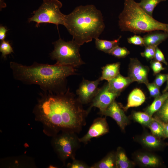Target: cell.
<instances>
[{"label": "cell", "mask_w": 168, "mask_h": 168, "mask_svg": "<svg viewBox=\"0 0 168 168\" xmlns=\"http://www.w3.org/2000/svg\"><path fill=\"white\" fill-rule=\"evenodd\" d=\"M39 95L33 112L49 134L54 136L65 131L79 133L85 125L88 114L69 88L58 93L42 91Z\"/></svg>", "instance_id": "obj_1"}, {"label": "cell", "mask_w": 168, "mask_h": 168, "mask_svg": "<svg viewBox=\"0 0 168 168\" xmlns=\"http://www.w3.org/2000/svg\"><path fill=\"white\" fill-rule=\"evenodd\" d=\"M14 78L27 85H39L42 91L58 93L66 91L67 78L76 74L70 66L43 64L34 62L30 66L10 63Z\"/></svg>", "instance_id": "obj_2"}, {"label": "cell", "mask_w": 168, "mask_h": 168, "mask_svg": "<svg viewBox=\"0 0 168 168\" xmlns=\"http://www.w3.org/2000/svg\"><path fill=\"white\" fill-rule=\"evenodd\" d=\"M64 26L80 46L98 38L105 27L101 11L93 5L78 6L65 15Z\"/></svg>", "instance_id": "obj_3"}, {"label": "cell", "mask_w": 168, "mask_h": 168, "mask_svg": "<svg viewBox=\"0 0 168 168\" xmlns=\"http://www.w3.org/2000/svg\"><path fill=\"white\" fill-rule=\"evenodd\" d=\"M119 18V25L121 31H129L135 34L157 30L168 33V24L155 19L134 0H124V9Z\"/></svg>", "instance_id": "obj_4"}, {"label": "cell", "mask_w": 168, "mask_h": 168, "mask_svg": "<svg viewBox=\"0 0 168 168\" xmlns=\"http://www.w3.org/2000/svg\"><path fill=\"white\" fill-rule=\"evenodd\" d=\"M53 44L54 49L50 55L51 59L56 61V64L75 68L85 63L80 54L81 46L73 40L65 41L60 38Z\"/></svg>", "instance_id": "obj_5"}, {"label": "cell", "mask_w": 168, "mask_h": 168, "mask_svg": "<svg viewBox=\"0 0 168 168\" xmlns=\"http://www.w3.org/2000/svg\"><path fill=\"white\" fill-rule=\"evenodd\" d=\"M62 6V3L58 0H43L41 6L33 12L34 15L28 19V21L36 22V26L42 23L64 25L65 15L60 11Z\"/></svg>", "instance_id": "obj_6"}, {"label": "cell", "mask_w": 168, "mask_h": 168, "mask_svg": "<svg viewBox=\"0 0 168 168\" xmlns=\"http://www.w3.org/2000/svg\"><path fill=\"white\" fill-rule=\"evenodd\" d=\"M80 142L76 133L65 131L54 136L52 143L58 156L65 163L69 158L75 159Z\"/></svg>", "instance_id": "obj_7"}, {"label": "cell", "mask_w": 168, "mask_h": 168, "mask_svg": "<svg viewBox=\"0 0 168 168\" xmlns=\"http://www.w3.org/2000/svg\"><path fill=\"white\" fill-rule=\"evenodd\" d=\"M120 94V93L115 92L110 90L107 83L100 89L98 93L92 100L91 105L87 110L88 113L93 107L99 108L100 113L103 112Z\"/></svg>", "instance_id": "obj_8"}, {"label": "cell", "mask_w": 168, "mask_h": 168, "mask_svg": "<svg viewBox=\"0 0 168 168\" xmlns=\"http://www.w3.org/2000/svg\"><path fill=\"white\" fill-rule=\"evenodd\" d=\"M101 81L100 78L95 81L83 79L77 90L78 98L82 104H86L92 100L98 93V85Z\"/></svg>", "instance_id": "obj_9"}, {"label": "cell", "mask_w": 168, "mask_h": 168, "mask_svg": "<svg viewBox=\"0 0 168 168\" xmlns=\"http://www.w3.org/2000/svg\"><path fill=\"white\" fill-rule=\"evenodd\" d=\"M148 68L142 65L136 58H131L129 65L128 77L134 82L144 83H149Z\"/></svg>", "instance_id": "obj_10"}, {"label": "cell", "mask_w": 168, "mask_h": 168, "mask_svg": "<svg viewBox=\"0 0 168 168\" xmlns=\"http://www.w3.org/2000/svg\"><path fill=\"white\" fill-rule=\"evenodd\" d=\"M109 127L105 118L99 117L95 119L87 133L79 138L80 142L86 144L91 138H97L109 132Z\"/></svg>", "instance_id": "obj_11"}, {"label": "cell", "mask_w": 168, "mask_h": 168, "mask_svg": "<svg viewBox=\"0 0 168 168\" xmlns=\"http://www.w3.org/2000/svg\"><path fill=\"white\" fill-rule=\"evenodd\" d=\"M100 114L112 118L122 130H124L129 122V119L125 114L124 110L122 108V109L121 106L115 100L104 111Z\"/></svg>", "instance_id": "obj_12"}, {"label": "cell", "mask_w": 168, "mask_h": 168, "mask_svg": "<svg viewBox=\"0 0 168 168\" xmlns=\"http://www.w3.org/2000/svg\"><path fill=\"white\" fill-rule=\"evenodd\" d=\"M133 82L129 77H124L119 73L115 77L108 81V84L110 90L114 92L120 93Z\"/></svg>", "instance_id": "obj_13"}, {"label": "cell", "mask_w": 168, "mask_h": 168, "mask_svg": "<svg viewBox=\"0 0 168 168\" xmlns=\"http://www.w3.org/2000/svg\"><path fill=\"white\" fill-rule=\"evenodd\" d=\"M146 100L145 96L140 89L136 88L133 89L129 94L126 105L122 107L124 111H126L130 108L136 107L141 105Z\"/></svg>", "instance_id": "obj_14"}, {"label": "cell", "mask_w": 168, "mask_h": 168, "mask_svg": "<svg viewBox=\"0 0 168 168\" xmlns=\"http://www.w3.org/2000/svg\"><path fill=\"white\" fill-rule=\"evenodd\" d=\"M152 31L144 36V46H157L168 38V33Z\"/></svg>", "instance_id": "obj_15"}, {"label": "cell", "mask_w": 168, "mask_h": 168, "mask_svg": "<svg viewBox=\"0 0 168 168\" xmlns=\"http://www.w3.org/2000/svg\"><path fill=\"white\" fill-rule=\"evenodd\" d=\"M120 65L119 62H117L102 67V76L100 77L101 81L105 80L108 82L116 77L119 73Z\"/></svg>", "instance_id": "obj_16"}, {"label": "cell", "mask_w": 168, "mask_h": 168, "mask_svg": "<svg viewBox=\"0 0 168 168\" xmlns=\"http://www.w3.org/2000/svg\"><path fill=\"white\" fill-rule=\"evenodd\" d=\"M91 168H115L116 166V153H108L100 161L90 166Z\"/></svg>", "instance_id": "obj_17"}, {"label": "cell", "mask_w": 168, "mask_h": 168, "mask_svg": "<svg viewBox=\"0 0 168 168\" xmlns=\"http://www.w3.org/2000/svg\"><path fill=\"white\" fill-rule=\"evenodd\" d=\"M121 38L120 36L117 39L111 41L97 38L95 39L96 47L99 50L109 54L114 47L119 45Z\"/></svg>", "instance_id": "obj_18"}, {"label": "cell", "mask_w": 168, "mask_h": 168, "mask_svg": "<svg viewBox=\"0 0 168 168\" xmlns=\"http://www.w3.org/2000/svg\"><path fill=\"white\" fill-rule=\"evenodd\" d=\"M168 98V91L155 98L153 102L146 109L145 112L152 117L157 112Z\"/></svg>", "instance_id": "obj_19"}, {"label": "cell", "mask_w": 168, "mask_h": 168, "mask_svg": "<svg viewBox=\"0 0 168 168\" xmlns=\"http://www.w3.org/2000/svg\"><path fill=\"white\" fill-rule=\"evenodd\" d=\"M133 164L128 158L124 150L118 147L116 152V166L117 168H130Z\"/></svg>", "instance_id": "obj_20"}, {"label": "cell", "mask_w": 168, "mask_h": 168, "mask_svg": "<svg viewBox=\"0 0 168 168\" xmlns=\"http://www.w3.org/2000/svg\"><path fill=\"white\" fill-rule=\"evenodd\" d=\"M136 158L138 161L144 166L155 167L158 166L159 160L156 156L152 154H141L137 155Z\"/></svg>", "instance_id": "obj_21"}, {"label": "cell", "mask_w": 168, "mask_h": 168, "mask_svg": "<svg viewBox=\"0 0 168 168\" xmlns=\"http://www.w3.org/2000/svg\"><path fill=\"white\" fill-rule=\"evenodd\" d=\"M159 137L153 134H146L141 138L142 144L150 148L156 149L159 147L161 145V142Z\"/></svg>", "instance_id": "obj_22"}, {"label": "cell", "mask_w": 168, "mask_h": 168, "mask_svg": "<svg viewBox=\"0 0 168 168\" xmlns=\"http://www.w3.org/2000/svg\"><path fill=\"white\" fill-rule=\"evenodd\" d=\"M166 0H141L138 4L147 14L152 16V13L156 7L160 2Z\"/></svg>", "instance_id": "obj_23"}, {"label": "cell", "mask_w": 168, "mask_h": 168, "mask_svg": "<svg viewBox=\"0 0 168 168\" xmlns=\"http://www.w3.org/2000/svg\"><path fill=\"white\" fill-rule=\"evenodd\" d=\"M152 134L159 138L165 137L163 129L160 124L152 117V119L147 126Z\"/></svg>", "instance_id": "obj_24"}, {"label": "cell", "mask_w": 168, "mask_h": 168, "mask_svg": "<svg viewBox=\"0 0 168 168\" xmlns=\"http://www.w3.org/2000/svg\"><path fill=\"white\" fill-rule=\"evenodd\" d=\"M133 117L137 122L146 126H147L152 119V117L145 112H134L133 114Z\"/></svg>", "instance_id": "obj_25"}, {"label": "cell", "mask_w": 168, "mask_h": 168, "mask_svg": "<svg viewBox=\"0 0 168 168\" xmlns=\"http://www.w3.org/2000/svg\"><path fill=\"white\" fill-rule=\"evenodd\" d=\"M157 112V117L162 121L168 123V98Z\"/></svg>", "instance_id": "obj_26"}, {"label": "cell", "mask_w": 168, "mask_h": 168, "mask_svg": "<svg viewBox=\"0 0 168 168\" xmlns=\"http://www.w3.org/2000/svg\"><path fill=\"white\" fill-rule=\"evenodd\" d=\"M130 53L129 51L125 47H120L119 45L114 47L109 53L118 58L126 57Z\"/></svg>", "instance_id": "obj_27"}, {"label": "cell", "mask_w": 168, "mask_h": 168, "mask_svg": "<svg viewBox=\"0 0 168 168\" xmlns=\"http://www.w3.org/2000/svg\"><path fill=\"white\" fill-rule=\"evenodd\" d=\"M0 52L2 53V57L4 58H6L7 55L14 53L13 48L9 42L4 40L2 41L0 44Z\"/></svg>", "instance_id": "obj_28"}, {"label": "cell", "mask_w": 168, "mask_h": 168, "mask_svg": "<svg viewBox=\"0 0 168 168\" xmlns=\"http://www.w3.org/2000/svg\"><path fill=\"white\" fill-rule=\"evenodd\" d=\"M144 51L141 53V56L147 59L151 60L154 58L156 46L149 45L145 46Z\"/></svg>", "instance_id": "obj_29"}, {"label": "cell", "mask_w": 168, "mask_h": 168, "mask_svg": "<svg viewBox=\"0 0 168 168\" xmlns=\"http://www.w3.org/2000/svg\"><path fill=\"white\" fill-rule=\"evenodd\" d=\"M146 86L151 97L155 98L161 95L159 87L154 83H148Z\"/></svg>", "instance_id": "obj_30"}, {"label": "cell", "mask_w": 168, "mask_h": 168, "mask_svg": "<svg viewBox=\"0 0 168 168\" xmlns=\"http://www.w3.org/2000/svg\"><path fill=\"white\" fill-rule=\"evenodd\" d=\"M128 42L130 44L135 45L144 46L143 38L139 35H134L128 38Z\"/></svg>", "instance_id": "obj_31"}, {"label": "cell", "mask_w": 168, "mask_h": 168, "mask_svg": "<svg viewBox=\"0 0 168 168\" xmlns=\"http://www.w3.org/2000/svg\"><path fill=\"white\" fill-rule=\"evenodd\" d=\"M67 167L70 168H88L90 167L84 162L76 160H72V162L68 163L67 165Z\"/></svg>", "instance_id": "obj_32"}, {"label": "cell", "mask_w": 168, "mask_h": 168, "mask_svg": "<svg viewBox=\"0 0 168 168\" xmlns=\"http://www.w3.org/2000/svg\"><path fill=\"white\" fill-rule=\"evenodd\" d=\"M151 67L155 74H157L165 69L161 63L155 60L151 61Z\"/></svg>", "instance_id": "obj_33"}, {"label": "cell", "mask_w": 168, "mask_h": 168, "mask_svg": "<svg viewBox=\"0 0 168 168\" xmlns=\"http://www.w3.org/2000/svg\"><path fill=\"white\" fill-rule=\"evenodd\" d=\"M167 77L168 74L161 73L157 74L153 83L159 87L167 81Z\"/></svg>", "instance_id": "obj_34"}, {"label": "cell", "mask_w": 168, "mask_h": 168, "mask_svg": "<svg viewBox=\"0 0 168 168\" xmlns=\"http://www.w3.org/2000/svg\"><path fill=\"white\" fill-rule=\"evenodd\" d=\"M155 60L160 62H162L166 65L168 63L166 61L164 56L162 52L157 46L156 49L154 58Z\"/></svg>", "instance_id": "obj_35"}, {"label": "cell", "mask_w": 168, "mask_h": 168, "mask_svg": "<svg viewBox=\"0 0 168 168\" xmlns=\"http://www.w3.org/2000/svg\"><path fill=\"white\" fill-rule=\"evenodd\" d=\"M154 119L159 122L162 127L165 135V138H168V123L162 121L156 116L154 118Z\"/></svg>", "instance_id": "obj_36"}, {"label": "cell", "mask_w": 168, "mask_h": 168, "mask_svg": "<svg viewBox=\"0 0 168 168\" xmlns=\"http://www.w3.org/2000/svg\"><path fill=\"white\" fill-rule=\"evenodd\" d=\"M8 31L6 27L2 26H0V40L1 41L4 40L6 36V32Z\"/></svg>", "instance_id": "obj_37"}, {"label": "cell", "mask_w": 168, "mask_h": 168, "mask_svg": "<svg viewBox=\"0 0 168 168\" xmlns=\"http://www.w3.org/2000/svg\"><path fill=\"white\" fill-rule=\"evenodd\" d=\"M168 91V74L167 79V80L166 85L165 88L164 89V90L163 91V93Z\"/></svg>", "instance_id": "obj_38"}]
</instances>
